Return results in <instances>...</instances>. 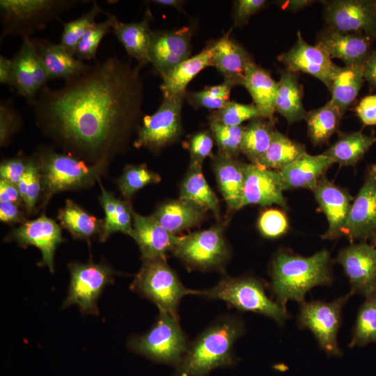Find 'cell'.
I'll use <instances>...</instances> for the list:
<instances>
[{"label":"cell","mask_w":376,"mask_h":376,"mask_svg":"<svg viewBox=\"0 0 376 376\" xmlns=\"http://www.w3.org/2000/svg\"><path fill=\"white\" fill-rule=\"evenodd\" d=\"M141 68L112 56L58 89L45 86L33 104L38 126L68 154L109 164L143 118Z\"/></svg>","instance_id":"obj_1"},{"label":"cell","mask_w":376,"mask_h":376,"mask_svg":"<svg viewBox=\"0 0 376 376\" xmlns=\"http://www.w3.org/2000/svg\"><path fill=\"white\" fill-rule=\"evenodd\" d=\"M234 87L230 83H223L207 86L202 91H196L188 95L189 102L196 107L217 111L222 109L230 100V93Z\"/></svg>","instance_id":"obj_48"},{"label":"cell","mask_w":376,"mask_h":376,"mask_svg":"<svg viewBox=\"0 0 376 376\" xmlns=\"http://www.w3.org/2000/svg\"><path fill=\"white\" fill-rule=\"evenodd\" d=\"M286 70L303 72L315 77L329 88L330 79L336 64L330 57L316 45H311L297 31V40L292 47L279 56Z\"/></svg>","instance_id":"obj_20"},{"label":"cell","mask_w":376,"mask_h":376,"mask_svg":"<svg viewBox=\"0 0 376 376\" xmlns=\"http://www.w3.org/2000/svg\"><path fill=\"white\" fill-rule=\"evenodd\" d=\"M351 285V295L366 298L376 294V249L366 241L342 249L337 258Z\"/></svg>","instance_id":"obj_14"},{"label":"cell","mask_w":376,"mask_h":376,"mask_svg":"<svg viewBox=\"0 0 376 376\" xmlns=\"http://www.w3.org/2000/svg\"><path fill=\"white\" fill-rule=\"evenodd\" d=\"M51 80L64 79L65 81L77 77L86 72L91 65L76 58L61 43L45 39L31 38Z\"/></svg>","instance_id":"obj_24"},{"label":"cell","mask_w":376,"mask_h":376,"mask_svg":"<svg viewBox=\"0 0 376 376\" xmlns=\"http://www.w3.org/2000/svg\"><path fill=\"white\" fill-rule=\"evenodd\" d=\"M98 182L102 191L99 201L105 214L103 229L100 236L101 241H105L111 234L117 232L131 236L133 230V210L130 203L116 198L112 193L107 191L100 179Z\"/></svg>","instance_id":"obj_34"},{"label":"cell","mask_w":376,"mask_h":376,"mask_svg":"<svg viewBox=\"0 0 376 376\" xmlns=\"http://www.w3.org/2000/svg\"><path fill=\"white\" fill-rule=\"evenodd\" d=\"M0 83L15 88V75L12 60L0 56Z\"/></svg>","instance_id":"obj_57"},{"label":"cell","mask_w":376,"mask_h":376,"mask_svg":"<svg viewBox=\"0 0 376 376\" xmlns=\"http://www.w3.org/2000/svg\"><path fill=\"white\" fill-rule=\"evenodd\" d=\"M41 173L43 205L55 194L91 187L100 179L108 164H87L70 154L41 148L37 153Z\"/></svg>","instance_id":"obj_4"},{"label":"cell","mask_w":376,"mask_h":376,"mask_svg":"<svg viewBox=\"0 0 376 376\" xmlns=\"http://www.w3.org/2000/svg\"><path fill=\"white\" fill-rule=\"evenodd\" d=\"M212 148L213 137L210 132L205 130L194 134L188 144L190 162L203 164V160L212 155Z\"/></svg>","instance_id":"obj_51"},{"label":"cell","mask_w":376,"mask_h":376,"mask_svg":"<svg viewBox=\"0 0 376 376\" xmlns=\"http://www.w3.org/2000/svg\"><path fill=\"white\" fill-rule=\"evenodd\" d=\"M19 245H33L42 253V263L54 272V256L56 247L63 242L61 228L45 214L31 221H25L8 235Z\"/></svg>","instance_id":"obj_17"},{"label":"cell","mask_w":376,"mask_h":376,"mask_svg":"<svg viewBox=\"0 0 376 376\" xmlns=\"http://www.w3.org/2000/svg\"><path fill=\"white\" fill-rule=\"evenodd\" d=\"M22 125L20 115L9 100L0 103V144L7 146Z\"/></svg>","instance_id":"obj_50"},{"label":"cell","mask_w":376,"mask_h":376,"mask_svg":"<svg viewBox=\"0 0 376 376\" xmlns=\"http://www.w3.org/2000/svg\"><path fill=\"white\" fill-rule=\"evenodd\" d=\"M210 128L219 148V153L237 159L242 152L244 126H227L217 122L210 121Z\"/></svg>","instance_id":"obj_45"},{"label":"cell","mask_w":376,"mask_h":376,"mask_svg":"<svg viewBox=\"0 0 376 376\" xmlns=\"http://www.w3.org/2000/svg\"><path fill=\"white\" fill-rule=\"evenodd\" d=\"M57 217L61 226L75 239L88 240L102 232L104 220L97 219L70 199L59 210Z\"/></svg>","instance_id":"obj_36"},{"label":"cell","mask_w":376,"mask_h":376,"mask_svg":"<svg viewBox=\"0 0 376 376\" xmlns=\"http://www.w3.org/2000/svg\"><path fill=\"white\" fill-rule=\"evenodd\" d=\"M212 66L234 86L242 84L248 68L254 62L249 52L230 38L229 33L211 43Z\"/></svg>","instance_id":"obj_23"},{"label":"cell","mask_w":376,"mask_h":376,"mask_svg":"<svg viewBox=\"0 0 376 376\" xmlns=\"http://www.w3.org/2000/svg\"><path fill=\"white\" fill-rule=\"evenodd\" d=\"M305 152L304 145L275 130L268 149L257 164L269 169L280 171Z\"/></svg>","instance_id":"obj_40"},{"label":"cell","mask_w":376,"mask_h":376,"mask_svg":"<svg viewBox=\"0 0 376 376\" xmlns=\"http://www.w3.org/2000/svg\"><path fill=\"white\" fill-rule=\"evenodd\" d=\"M205 212V209L179 198L161 204L151 216L166 230L176 235L199 225Z\"/></svg>","instance_id":"obj_28"},{"label":"cell","mask_w":376,"mask_h":376,"mask_svg":"<svg viewBox=\"0 0 376 376\" xmlns=\"http://www.w3.org/2000/svg\"><path fill=\"white\" fill-rule=\"evenodd\" d=\"M371 241V244L376 249V233L370 238Z\"/></svg>","instance_id":"obj_62"},{"label":"cell","mask_w":376,"mask_h":376,"mask_svg":"<svg viewBox=\"0 0 376 376\" xmlns=\"http://www.w3.org/2000/svg\"><path fill=\"white\" fill-rule=\"evenodd\" d=\"M198 295L224 301L240 311L262 314L279 323L288 318L285 308L269 299L263 283L251 277H226L212 288L198 290Z\"/></svg>","instance_id":"obj_7"},{"label":"cell","mask_w":376,"mask_h":376,"mask_svg":"<svg viewBox=\"0 0 376 376\" xmlns=\"http://www.w3.org/2000/svg\"><path fill=\"white\" fill-rule=\"evenodd\" d=\"M185 94L164 97L152 115L143 116L134 141L136 148L157 152L175 142L182 133L181 113Z\"/></svg>","instance_id":"obj_9"},{"label":"cell","mask_w":376,"mask_h":376,"mask_svg":"<svg viewBox=\"0 0 376 376\" xmlns=\"http://www.w3.org/2000/svg\"><path fill=\"white\" fill-rule=\"evenodd\" d=\"M275 111L279 112L288 124L306 120L308 112L302 104V88L297 72L283 70L277 82Z\"/></svg>","instance_id":"obj_31"},{"label":"cell","mask_w":376,"mask_h":376,"mask_svg":"<svg viewBox=\"0 0 376 376\" xmlns=\"http://www.w3.org/2000/svg\"><path fill=\"white\" fill-rule=\"evenodd\" d=\"M246 163L218 152L212 167L219 189L231 210H240L245 181Z\"/></svg>","instance_id":"obj_26"},{"label":"cell","mask_w":376,"mask_h":376,"mask_svg":"<svg viewBox=\"0 0 376 376\" xmlns=\"http://www.w3.org/2000/svg\"><path fill=\"white\" fill-rule=\"evenodd\" d=\"M267 3L265 0H237L234 1L233 19L237 26H244L250 17Z\"/></svg>","instance_id":"obj_52"},{"label":"cell","mask_w":376,"mask_h":376,"mask_svg":"<svg viewBox=\"0 0 376 376\" xmlns=\"http://www.w3.org/2000/svg\"><path fill=\"white\" fill-rule=\"evenodd\" d=\"M132 217L131 237L138 244L143 260L166 258L173 252L181 236L166 230L152 216H143L133 210Z\"/></svg>","instance_id":"obj_22"},{"label":"cell","mask_w":376,"mask_h":376,"mask_svg":"<svg viewBox=\"0 0 376 376\" xmlns=\"http://www.w3.org/2000/svg\"><path fill=\"white\" fill-rule=\"evenodd\" d=\"M375 143V136L363 134L361 131L343 133L322 154L333 159L335 163L354 166Z\"/></svg>","instance_id":"obj_37"},{"label":"cell","mask_w":376,"mask_h":376,"mask_svg":"<svg viewBox=\"0 0 376 376\" xmlns=\"http://www.w3.org/2000/svg\"><path fill=\"white\" fill-rule=\"evenodd\" d=\"M376 343V294L366 298L357 317L350 347Z\"/></svg>","instance_id":"obj_41"},{"label":"cell","mask_w":376,"mask_h":376,"mask_svg":"<svg viewBox=\"0 0 376 376\" xmlns=\"http://www.w3.org/2000/svg\"><path fill=\"white\" fill-rule=\"evenodd\" d=\"M208 66H212L211 43L196 55L178 64L162 78L160 89L164 97L186 94L188 84Z\"/></svg>","instance_id":"obj_30"},{"label":"cell","mask_w":376,"mask_h":376,"mask_svg":"<svg viewBox=\"0 0 376 376\" xmlns=\"http://www.w3.org/2000/svg\"><path fill=\"white\" fill-rule=\"evenodd\" d=\"M70 283L63 307L77 305L86 313L97 315V300L104 288L112 281L113 270L104 264L71 263Z\"/></svg>","instance_id":"obj_12"},{"label":"cell","mask_w":376,"mask_h":376,"mask_svg":"<svg viewBox=\"0 0 376 376\" xmlns=\"http://www.w3.org/2000/svg\"><path fill=\"white\" fill-rule=\"evenodd\" d=\"M173 253L188 267L200 269H220L230 256L222 226L196 231L181 239Z\"/></svg>","instance_id":"obj_10"},{"label":"cell","mask_w":376,"mask_h":376,"mask_svg":"<svg viewBox=\"0 0 376 376\" xmlns=\"http://www.w3.org/2000/svg\"><path fill=\"white\" fill-rule=\"evenodd\" d=\"M189 345L178 318L166 312H159L149 331L129 342L130 348L139 354L158 362L176 365L187 352Z\"/></svg>","instance_id":"obj_8"},{"label":"cell","mask_w":376,"mask_h":376,"mask_svg":"<svg viewBox=\"0 0 376 376\" xmlns=\"http://www.w3.org/2000/svg\"><path fill=\"white\" fill-rule=\"evenodd\" d=\"M107 19L101 22H95L86 31L79 42L75 56L81 61L96 60L98 47L102 38L112 31L113 23L117 18L109 14Z\"/></svg>","instance_id":"obj_44"},{"label":"cell","mask_w":376,"mask_h":376,"mask_svg":"<svg viewBox=\"0 0 376 376\" xmlns=\"http://www.w3.org/2000/svg\"><path fill=\"white\" fill-rule=\"evenodd\" d=\"M243 330V323L234 317L213 323L189 345L175 375L205 376L217 368L230 366L233 345Z\"/></svg>","instance_id":"obj_3"},{"label":"cell","mask_w":376,"mask_h":376,"mask_svg":"<svg viewBox=\"0 0 376 376\" xmlns=\"http://www.w3.org/2000/svg\"><path fill=\"white\" fill-rule=\"evenodd\" d=\"M104 10L96 1L91 8L79 17L63 23V29L60 43L75 56L76 47L88 29L94 24L96 17Z\"/></svg>","instance_id":"obj_43"},{"label":"cell","mask_w":376,"mask_h":376,"mask_svg":"<svg viewBox=\"0 0 376 376\" xmlns=\"http://www.w3.org/2000/svg\"><path fill=\"white\" fill-rule=\"evenodd\" d=\"M0 220L8 224L25 221L19 206L9 202H0Z\"/></svg>","instance_id":"obj_55"},{"label":"cell","mask_w":376,"mask_h":376,"mask_svg":"<svg viewBox=\"0 0 376 376\" xmlns=\"http://www.w3.org/2000/svg\"><path fill=\"white\" fill-rule=\"evenodd\" d=\"M179 198L211 210L217 219L220 217L219 200L205 180L202 164L190 162L180 185Z\"/></svg>","instance_id":"obj_33"},{"label":"cell","mask_w":376,"mask_h":376,"mask_svg":"<svg viewBox=\"0 0 376 376\" xmlns=\"http://www.w3.org/2000/svg\"><path fill=\"white\" fill-rule=\"evenodd\" d=\"M368 174L376 178V164H372L368 168Z\"/></svg>","instance_id":"obj_61"},{"label":"cell","mask_w":376,"mask_h":376,"mask_svg":"<svg viewBox=\"0 0 376 376\" xmlns=\"http://www.w3.org/2000/svg\"><path fill=\"white\" fill-rule=\"evenodd\" d=\"M0 202H9L18 205L24 204L17 185L10 182L0 180Z\"/></svg>","instance_id":"obj_56"},{"label":"cell","mask_w":376,"mask_h":376,"mask_svg":"<svg viewBox=\"0 0 376 376\" xmlns=\"http://www.w3.org/2000/svg\"><path fill=\"white\" fill-rule=\"evenodd\" d=\"M363 76L376 89V51H373L363 65Z\"/></svg>","instance_id":"obj_58"},{"label":"cell","mask_w":376,"mask_h":376,"mask_svg":"<svg viewBox=\"0 0 376 376\" xmlns=\"http://www.w3.org/2000/svg\"><path fill=\"white\" fill-rule=\"evenodd\" d=\"M258 227L264 237L276 238L288 231L289 224L283 212L276 209H268L260 214Z\"/></svg>","instance_id":"obj_49"},{"label":"cell","mask_w":376,"mask_h":376,"mask_svg":"<svg viewBox=\"0 0 376 376\" xmlns=\"http://www.w3.org/2000/svg\"><path fill=\"white\" fill-rule=\"evenodd\" d=\"M191 31L188 27L173 31H152L149 47V60L164 78L178 64L189 58Z\"/></svg>","instance_id":"obj_15"},{"label":"cell","mask_w":376,"mask_h":376,"mask_svg":"<svg viewBox=\"0 0 376 376\" xmlns=\"http://www.w3.org/2000/svg\"><path fill=\"white\" fill-rule=\"evenodd\" d=\"M327 27L344 33L376 38V2L368 0L323 1Z\"/></svg>","instance_id":"obj_13"},{"label":"cell","mask_w":376,"mask_h":376,"mask_svg":"<svg viewBox=\"0 0 376 376\" xmlns=\"http://www.w3.org/2000/svg\"><path fill=\"white\" fill-rule=\"evenodd\" d=\"M334 163L333 159L323 154L311 155L305 152L279 171L283 189L304 188L312 190Z\"/></svg>","instance_id":"obj_25"},{"label":"cell","mask_w":376,"mask_h":376,"mask_svg":"<svg viewBox=\"0 0 376 376\" xmlns=\"http://www.w3.org/2000/svg\"><path fill=\"white\" fill-rule=\"evenodd\" d=\"M132 289L152 301L159 312L168 313L178 318V309L182 297L198 292L184 286L166 258L143 260Z\"/></svg>","instance_id":"obj_6"},{"label":"cell","mask_w":376,"mask_h":376,"mask_svg":"<svg viewBox=\"0 0 376 376\" xmlns=\"http://www.w3.org/2000/svg\"><path fill=\"white\" fill-rule=\"evenodd\" d=\"M330 256L321 250L310 257L279 252L272 263L271 287L276 302L285 308L288 300L304 303L313 288L331 283Z\"/></svg>","instance_id":"obj_2"},{"label":"cell","mask_w":376,"mask_h":376,"mask_svg":"<svg viewBox=\"0 0 376 376\" xmlns=\"http://www.w3.org/2000/svg\"><path fill=\"white\" fill-rule=\"evenodd\" d=\"M311 2V1L307 0H290L285 1L282 4L284 8H288L290 10L295 11L305 8Z\"/></svg>","instance_id":"obj_59"},{"label":"cell","mask_w":376,"mask_h":376,"mask_svg":"<svg viewBox=\"0 0 376 376\" xmlns=\"http://www.w3.org/2000/svg\"><path fill=\"white\" fill-rule=\"evenodd\" d=\"M373 39L359 33H344L327 27L315 45L330 58H338L347 66H363L372 53Z\"/></svg>","instance_id":"obj_19"},{"label":"cell","mask_w":376,"mask_h":376,"mask_svg":"<svg viewBox=\"0 0 376 376\" xmlns=\"http://www.w3.org/2000/svg\"><path fill=\"white\" fill-rule=\"evenodd\" d=\"M28 160L19 157L3 160L0 166L1 180L17 185L26 169Z\"/></svg>","instance_id":"obj_53"},{"label":"cell","mask_w":376,"mask_h":376,"mask_svg":"<svg viewBox=\"0 0 376 376\" xmlns=\"http://www.w3.org/2000/svg\"><path fill=\"white\" fill-rule=\"evenodd\" d=\"M160 180V175L146 164H129L124 168L117 183L123 196L130 198L146 185L158 183Z\"/></svg>","instance_id":"obj_42"},{"label":"cell","mask_w":376,"mask_h":376,"mask_svg":"<svg viewBox=\"0 0 376 376\" xmlns=\"http://www.w3.org/2000/svg\"><path fill=\"white\" fill-rule=\"evenodd\" d=\"M77 0H1V42L7 36L30 37L48 23L59 19Z\"/></svg>","instance_id":"obj_5"},{"label":"cell","mask_w":376,"mask_h":376,"mask_svg":"<svg viewBox=\"0 0 376 376\" xmlns=\"http://www.w3.org/2000/svg\"><path fill=\"white\" fill-rule=\"evenodd\" d=\"M153 17L148 8L143 18L136 22L125 23L116 19L112 32L122 44L127 54L138 61L142 67L150 63L149 47L152 30L150 23Z\"/></svg>","instance_id":"obj_27"},{"label":"cell","mask_w":376,"mask_h":376,"mask_svg":"<svg viewBox=\"0 0 376 376\" xmlns=\"http://www.w3.org/2000/svg\"><path fill=\"white\" fill-rule=\"evenodd\" d=\"M356 113L365 125H376V95H366L356 107Z\"/></svg>","instance_id":"obj_54"},{"label":"cell","mask_w":376,"mask_h":376,"mask_svg":"<svg viewBox=\"0 0 376 376\" xmlns=\"http://www.w3.org/2000/svg\"><path fill=\"white\" fill-rule=\"evenodd\" d=\"M273 122L258 118L244 126L241 150L253 164H258L268 149L274 132Z\"/></svg>","instance_id":"obj_38"},{"label":"cell","mask_w":376,"mask_h":376,"mask_svg":"<svg viewBox=\"0 0 376 376\" xmlns=\"http://www.w3.org/2000/svg\"><path fill=\"white\" fill-rule=\"evenodd\" d=\"M283 187L279 171L256 164H246L240 209L247 205L261 206L277 204L288 208L283 195Z\"/></svg>","instance_id":"obj_16"},{"label":"cell","mask_w":376,"mask_h":376,"mask_svg":"<svg viewBox=\"0 0 376 376\" xmlns=\"http://www.w3.org/2000/svg\"><path fill=\"white\" fill-rule=\"evenodd\" d=\"M343 115L329 100L323 107L308 112V135L313 145H322L329 140L339 128Z\"/></svg>","instance_id":"obj_39"},{"label":"cell","mask_w":376,"mask_h":376,"mask_svg":"<svg viewBox=\"0 0 376 376\" xmlns=\"http://www.w3.org/2000/svg\"><path fill=\"white\" fill-rule=\"evenodd\" d=\"M363 66L340 67L336 65L332 72L329 91V101L344 114L345 110L354 102L365 80Z\"/></svg>","instance_id":"obj_32"},{"label":"cell","mask_w":376,"mask_h":376,"mask_svg":"<svg viewBox=\"0 0 376 376\" xmlns=\"http://www.w3.org/2000/svg\"><path fill=\"white\" fill-rule=\"evenodd\" d=\"M242 86L248 91L263 118L273 122L277 82L270 73L253 63L248 68Z\"/></svg>","instance_id":"obj_29"},{"label":"cell","mask_w":376,"mask_h":376,"mask_svg":"<svg viewBox=\"0 0 376 376\" xmlns=\"http://www.w3.org/2000/svg\"><path fill=\"white\" fill-rule=\"evenodd\" d=\"M263 118L261 111L254 104H242L229 101L222 109L213 111L209 121H214L227 126H239L246 120Z\"/></svg>","instance_id":"obj_46"},{"label":"cell","mask_w":376,"mask_h":376,"mask_svg":"<svg viewBox=\"0 0 376 376\" xmlns=\"http://www.w3.org/2000/svg\"><path fill=\"white\" fill-rule=\"evenodd\" d=\"M311 191L328 221V229L322 238L334 240L343 236L354 201L352 197L345 189L329 181L325 175Z\"/></svg>","instance_id":"obj_18"},{"label":"cell","mask_w":376,"mask_h":376,"mask_svg":"<svg viewBox=\"0 0 376 376\" xmlns=\"http://www.w3.org/2000/svg\"><path fill=\"white\" fill-rule=\"evenodd\" d=\"M376 233V178L368 174L354 199L343 235L366 241Z\"/></svg>","instance_id":"obj_21"},{"label":"cell","mask_w":376,"mask_h":376,"mask_svg":"<svg viewBox=\"0 0 376 376\" xmlns=\"http://www.w3.org/2000/svg\"><path fill=\"white\" fill-rule=\"evenodd\" d=\"M149 2L162 6H171L176 8H181L185 1L180 0H154Z\"/></svg>","instance_id":"obj_60"},{"label":"cell","mask_w":376,"mask_h":376,"mask_svg":"<svg viewBox=\"0 0 376 376\" xmlns=\"http://www.w3.org/2000/svg\"><path fill=\"white\" fill-rule=\"evenodd\" d=\"M350 293L331 302L313 301L301 304L298 322L315 336L320 347L329 356L341 355L336 338L340 314Z\"/></svg>","instance_id":"obj_11"},{"label":"cell","mask_w":376,"mask_h":376,"mask_svg":"<svg viewBox=\"0 0 376 376\" xmlns=\"http://www.w3.org/2000/svg\"><path fill=\"white\" fill-rule=\"evenodd\" d=\"M36 47L30 37L22 38L19 50L11 58L15 75V89L18 95L33 105L39 93L35 83L33 56Z\"/></svg>","instance_id":"obj_35"},{"label":"cell","mask_w":376,"mask_h":376,"mask_svg":"<svg viewBox=\"0 0 376 376\" xmlns=\"http://www.w3.org/2000/svg\"><path fill=\"white\" fill-rule=\"evenodd\" d=\"M17 187L26 211L31 213L42 191L41 173L37 155L36 157L29 159L26 169Z\"/></svg>","instance_id":"obj_47"}]
</instances>
